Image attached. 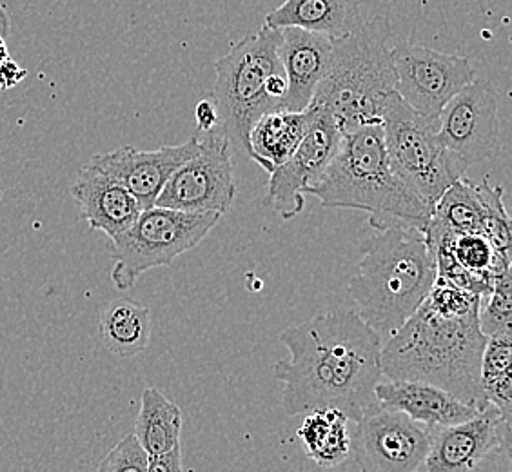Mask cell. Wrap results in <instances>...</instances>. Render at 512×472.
<instances>
[{
    "label": "cell",
    "instance_id": "e0dca14e",
    "mask_svg": "<svg viewBox=\"0 0 512 472\" xmlns=\"http://www.w3.org/2000/svg\"><path fill=\"white\" fill-rule=\"evenodd\" d=\"M69 193L79 206L80 218H84L93 231H100L111 240L133 226L142 213L137 198L126 187L91 164L80 169Z\"/></svg>",
    "mask_w": 512,
    "mask_h": 472
},
{
    "label": "cell",
    "instance_id": "7402d4cb",
    "mask_svg": "<svg viewBox=\"0 0 512 472\" xmlns=\"http://www.w3.org/2000/svg\"><path fill=\"white\" fill-rule=\"evenodd\" d=\"M100 338L109 353L122 358L144 353L151 338L148 307L131 298L109 302L100 315Z\"/></svg>",
    "mask_w": 512,
    "mask_h": 472
},
{
    "label": "cell",
    "instance_id": "d6a6232c",
    "mask_svg": "<svg viewBox=\"0 0 512 472\" xmlns=\"http://www.w3.org/2000/svg\"><path fill=\"white\" fill-rule=\"evenodd\" d=\"M8 59H10V50L6 44V37H0V64Z\"/></svg>",
    "mask_w": 512,
    "mask_h": 472
},
{
    "label": "cell",
    "instance_id": "277c9868",
    "mask_svg": "<svg viewBox=\"0 0 512 472\" xmlns=\"http://www.w3.org/2000/svg\"><path fill=\"white\" fill-rule=\"evenodd\" d=\"M307 195L324 207L365 211L375 231L398 222L425 227L433 215V207L391 168L382 124L342 131L335 157Z\"/></svg>",
    "mask_w": 512,
    "mask_h": 472
},
{
    "label": "cell",
    "instance_id": "603a6c76",
    "mask_svg": "<svg viewBox=\"0 0 512 472\" xmlns=\"http://www.w3.org/2000/svg\"><path fill=\"white\" fill-rule=\"evenodd\" d=\"M135 438L148 458L168 454L180 447L182 413L177 404L168 400L155 387L142 393L140 411L135 423Z\"/></svg>",
    "mask_w": 512,
    "mask_h": 472
},
{
    "label": "cell",
    "instance_id": "30bf717a",
    "mask_svg": "<svg viewBox=\"0 0 512 472\" xmlns=\"http://www.w3.org/2000/svg\"><path fill=\"white\" fill-rule=\"evenodd\" d=\"M391 57L396 73V93L427 117H438L445 104L476 79L471 59L411 42L393 44Z\"/></svg>",
    "mask_w": 512,
    "mask_h": 472
},
{
    "label": "cell",
    "instance_id": "836d02e7",
    "mask_svg": "<svg viewBox=\"0 0 512 472\" xmlns=\"http://www.w3.org/2000/svg\"><path fill=\"white\" fill-rule=\"evenodd\" d=\"M331 472H362V471H360V469H358V465H355V467H353V469H351V467H342V469H336V467H335V471H331Z\"/></svg>",
    "mask_w": 512,
    "mask_h": 472
},
{
    "label": "cell",
    "instance_id": "4fadbf2b",
    "mask_svg": "<svg viewBox=\"0 0 512 472\" xmlns=\"http://www.w3.org/2000/svg\"><path fill=\"white\" fill-rule=\"evenodd\" d=\"M500 95L491 82L474 79L445 104L438 135L445 148L469 164L493 157L498 142Z\"/></svg>",
    "mask_w": 512,
    "mask_h": 472
},
{
    "label": "cell",
    "instance_id": "ffe728a7",
    "mask_svg": "<svg viewBox=\"0 0 512 472\" xmlns=\"http://www.w3.org/2000/svg\"><path fill=\"white\" fill-rule=\"evenodd\" d=\"M362 22L360 0H284L267 13L264 26L298 28L336 40L353 33Z\"/></svg>",
    "mask_w": 512,
    "mask_h": 472
},
{
    "label": "cell",
    "instance_id": "4316f807",
    "mask_svg": "<svg viewBox=\"0 0 512 472\" xmlns=\"http://www.w3.org/2000/svg\"><path fill=\"white\" fill-rule=\"evenodd\" d=\"M512 284L511 271L503 273L491 289V293L483 296L480 305V329L483 335L493 336L503 331H511L512 320Z\"/></svg>",
    "mask_w": 512,
    "mask_h": 472
},
{
    "label": "cell",
    "instance_id": "5b68a950",
    "mask_svg": "<svg viewBox=\"0 0 512 472\" xmlns=\"http://www.w3.org/2000/svg\"><path fill=\"white\" fill-rule=\"evenodd\" d=\"M389 20L376 15L333 40L331 64L313 102L329 111L342 131L382 124L385 99L396 91Z\"/></svg>",
    "mask_w": 512,
    "mask_h": 472
},
{
    "label": "cell",
    "instance_id": "8992f818",
    "mask_svg": "<svg viewBox=\"0 0 512 472\" xmlns=\"http://www.w3.org/2000/svg\"><path fill=\"white\" fill-rule=\"evenodd\" d=\"M282 31L262 26L238 40L215 62V86L211 99L220 113V128L233 149L246 153L247 135L271 109H282L287 80L278 59Z\"/></svg>",
    "mask_w": 512,
    "mask_h": 472
},
{
    "label": "cell",
    "instance_id": "5bb4252c",
    "mask_svg": "<svg viewBox=\"0 0 512 472\" xmlns=\"http://www.w3.org/2000/svg\"><path fill=\"white\" fill-rule=\"evenodd\" d=\"M511 423L487 404L467 422L433 429L431 447L418 472H473L493 451L509 449Z\"/></svg>",
    "mask_w": 512,
    "mask_h": 472
},
{
    "label": "cell",
    "instance_id": "d6986e66",
    "mask_svg": "<svg viewBox=\"0 0 512 472\" xmlns=\"http://www.w3.org/2000/svg\"><path fill=\"white\" fill-rule=\"evenodd\" d=\"M318 111L320 108L311 104L304 111L271 109L256 118L247 135V157L267 173H273L295 153L313 126Z\"/></svg>",
    "mask_w": 512,
    "mask_h": 472
},
{
    "label": "cell",
    "instance_id": "cb8c5ba5",
    "mask_svg": "<svg viewBox=\"0 0 512 472\" xmlns=\"http://www.w3.org/2000/svg\"><path fill=\"white\" fill-rule=\"evenodd\" d=\"M511 369V331L489 336L480 365V393L485 404L494 405L507 423H511L512 413Z\"/></svg>",
    "mask_w": 512,
    "mask_h": 472
},
{
    "label": "cell",
    "instance_id": "83f0119b",
    "mask_svg": "<svg viewBox=\"0 0 512 472\" xmlns=\"http://www.w3.org/2000/svg\"><path fill=\"white\" fill-rule=\"evenodd\" d=\"M148 460L135 434H129L106 454L95 472H146Z\"/></svg>",
    "mask_w": 512,
    "mask_h": 472
},
{
    "label": "cell",
    "instance_id": "3957f363",
    "mask_svg": "<svg viewBox=\"0 0 512 472\" xmlns=\"http://www.w3.org/2000/svg\"><path fill=\"white\" fill-rule=\"evenodd\" d=\"M358 273L349 280L356 315L382 338L424 304L438 276L425 227L398 222L360 246Z\"/></svg>",
    "mask_w": 512,
    "mask_h": 472
},
{
    "label": "cell",
    "instance_id": "d4e9b609",
    "mask_svg": "<svg viewBox=\"0 0 512 472\" xmlns=\"http://www.w3.org/2000/svg\"><path fill=\"white\" fill-rule=\"evenodd\" d=\"M429 224L453 235H482L483 209L474 180L458 178L436 200Z\"/></svg>",
    "mask_w": 512,
    "mask_h": 472
},
{
    "label": "cell",
    "instance_id": "7a4b0ae2",
    "mask_svg": "<svg viewBox=\"0 0 512 472\" xmlns=\"http://www.w3.org/2000/svg\"><path fill=\"white\" fill-rule=\"evenodd\" d=\"M480 305L482 296L436 276L424 304L385 338V378L436 385L465 404L485 407L480 365L487 336L480 329Z\"/></svg>",
    "mask_w": 512,
    "mask_h": 472
},
{
    "label": "cell",
    "instance_id": "484cf974",
    "mask_svg": "<svg viewBox=\"0 0 512 472\" xmlns=\"http://www.w3.org/2000/svg\"><path fill=\"white\" fill-rule=\"evenodd\" d=\"M483 209V231L496 251L511 253V218L503 206V189L491 186L489 178L476 182Z\"/></svg>",
    "mask_w": 512,
    "mask_h": 472
},
{
    "label": "cell",
    "instance_id": "8fae6325",
    "mask_svg": "<svg viewBox=\"0 0 512 472\" xmlns=\"http://www.w3.org/2000/svg\"><path fill=\"white\" fill-rule=\"evenodd\" d=\"M355 423L351 456L362 472H418L433 440L431 427L382 407Z\"/></svg>",
    "mask_w": 512,
    "mask_h": 472
},
{
    "label": "cell",
    "instance_id": "ba28073f",
    "mask_svg": "<svg viewBox=\"0 0 512 472\" xmlns=\"http://www.w3.org/2000/svg\"><path fill=\"white\" fill-rule=\"evenodd\" d=\"M220 218L217 213H186L169 207L142 209L135 224L111 240L113 284L119 291H129L142 273L171 266L175 258L197 247Z\"/></svg>",
    "mask_w": 512,
    "mask_h": 472
},
{
    "label": "cell",
    "instance_id": "2e32d148",
    "mask_svg": "<svg viewBox=\"0 0 512 472\" xmlns=\"http://www.w3.org/2000/svg\"><path fill=\"white\" fill-rule=\"evenodd\" d=\"M278 44V59L286 73L287 95L282 109L304 111L311 106L316 88L331 64L333 40L325 35L284 28Z\"/></svg>",
    "mask_w": 512,
    "mask_h": 472
},
{
    "label": "cell",
    "instance_id": "52a82bcc",
    "mask_svg": "<svg viewBox=\"0 0 512 472\" xmlns=\"http://www.w3.org/2000/svg\"><path fill=\"white\" fill-rule=\"evenodd\" d=\"M382 128L394 173L429 206L465 177L469 164L445 148L438 135V117L418 113L396 91L385 99Z\"/></svg>",
    "mask_w": 512,
    "mask_h": 472
},
{
    "label": "cell",
    "instance_id": "f546056e",
    "mask_svg": "<svg viewBox=\"0 0 512 472\" xmlns=\"http://www.w3.org/2000/svg\"><path fill=\"white\" fill-rule=\"evenodd\" d=\"M26 77H28V71L20 68L15 60H4L0 64V91H8V89L19 86L20 82L26 79Z\"/></svg>",
    "mask_w": 512,
    "mask_h": 472
},
{
    "label": "cell",
    "instance_id": "e575fe53",
    "mask_svg": "<svg viewBox=\"0 0 512 472\" xmlns=\"http://www.w3.org/2000/svg\"><path fill=\"white\" fill-rule=\"evenodd\" d=\"M0 200H2V193H0Z\"/></svg>",
    "mask_w": 512,
    "mask_h": 472
},
{
    "label": "cell",
    "instance_id": "4dcf8cb0",
    "mask_svg": "<svg viewBox=\"0 0 512 472\" xmlns=\"http://www.w3.org/2000/svg\"><path fill=\"white\" fill-rule=\"evenodd\" d=\"M146 472H182V449L175 447L171 453L149 458Z\"/></svg>",
    "mask_w": 512,
    "mask_h": 472
},
{
    "label": "cell",
    "instance_id": "44dd1931",
    "mask_svg": "<svg viewBox=\"0 0 512 472\" xmlns=\"http://www.w3.org/2000/svg\"><path fill=\"white\" fill-rule=\"evenodd\" d=\"M298 438L306 454L325 469H335L351 458L353 429L347 414L335 407L306 413Z\"/></svg>",
    "mask_w": 512,
    "mask_h": 472
},
{
    "label": "cell",
    "instance_id": "9c48e42d",
    "mask_svg": "<svg viewBox=\"0 0 512 472\" xmlns=\"http://www.w3.org/2000/svg\"><path fill=\"white\" fill-rule=\"evenodd\" d=\"M200 148L171 175L155 206L226 215L237 198L233 146L222 128L204 133Z\"/></svg>",
    "mask_w": 512,
    "mask_h": 472
},
{
    "label": "cell",
    "instance_id": "7c38bea8",
    "mask_svg": "<svg viewBox=\"0 0 512 472\" xmlns=\"http://www.w3.org/2000/svg\"><path fill=\"white\" fill-rule=\"evenodd\" d=\"M342 140V128L335 117L320 108L313 126L295 153L269 173L266 204L284 220L298 217L306 206L307 189L322 177Z\"/></svg>",
    "mask_w": 512,
    "mask_h": 472
},
{
    "label": "cell",
    "instance_id": "6da1fadb",
    "mask_svg": "<svg viewBox=\"0 0 512 472\" xmlns=\"http://www.w3.org/2000/svg\"><path fill=\"white\" fill-rule=\"evenodd\" d=\"M289 358L273 373L284 385L282 407L298 416L335 407L358 422L378 407L376 385L382 382L380 353L384 338L355 311H329L280 335Z\"/></svg>",
    "mask_w": 512,
    "mask_h": 472
},
{
    "label": "cell",
    "instance_id": "ac0fdd59",
    "mask_svg": "<svg viewBox=\"0 0 512 472\" xmlns=\"http://www.w3.org/2000/svg\"><path fill=\"white\" fill-rule=\"evenodd\" d=\"M375 396L378 407L404 413L431 429L467 422L482 409L465 404L436 385L411 380H382L376 385Z\"/></svg>",
    "mask_w": 512,
    "mask_h": 472
},
{
    "label": "cell",
    "instance_id": "f1b7e54d",
    "mask_svg": "<svg viewBox=\"0 0 512 472\" xmlns=\"http://www.w3.org/2000/svg\"><path fill=\"white\" fill-rule=\"evenodd\" d=\"M195 122H197L198 131L209 133L213 129L220 128V113H218L217 104L213 99H202L195 108Z\"/></svg>",
    "mask_w": 512,
    "mask_h": 472
},
{
    "label": "cell",
    "instance_id": "9a60e30c",
    "mask_svg": "<svg viewBox=\"0 0 512 472\" xmlns=\"http://www.w3.org/2000/svg\"><path fill=\"white\" fill-rule=\"evenodd\" d=\"M200 148V138L191 137L178 146H164L153 151H140L133 146H120L115 151L89 158L88 164L117 180L137 198L142 209L155 206L158 195L171 175Z\"/></svg>",
    "mask_w": 512,
    "mask_h": 472
},
{
    "label": "cell",
    "instance_id": "1f68e13d",
    "mask_svg": "<svg viewBox=\"0 0 512 472\" xmlns=\"http://www.w3.org/2000/svg\"><path fill=\"white\" fill-rule=\"evenodd\" d=\"M11 19L10 13L6 10L4 4H0V37H6L10 33Z\"/></svg>",
    "mask_w": 512,
    "mask_h": 472
}]
</instances>
